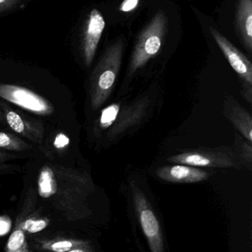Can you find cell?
Returning a JSON list of instances; mask_svg holds the SVG:
<instances>
[{"label":"cell","instance_id":"21","mask_svg":"<svg viewBox=\"0 0 252 252\" xmlns=\"http://www.w3.org/2000/svg\"><path fill=\"white\" fill-rule=\"evenodd\" d=\"M17 2V0H0V13L11 9Z\"/></svg>","mask_w":252,"mask_h":252},{"label":"cell","instance_id":"14","mask_svg":"<svg viewBox=\"0 0 252 252\" xmlns=\"http://www.w3.org/2000/svg\"><path fill=\"white\" fill-rule=\"evenodd\" d=\"M228 118L231 123L239 132L248 140L252 141V119L250 113L240 106L235 104L231 107L228 113Z\"/></svg>","mask_w":252,"mask_h":252},{"label":"cell","instance_id":"1","mask_svg":"<svg viewBox=\"0 0 252 252\" xmlns=\"http://www.w3.org/2000/svg\"><path fill=\"white\" fill-rule=\"evenodd\" d=\"M93 187L88 174L55 163L43 165L38 175L39 197L67 222L90 215L87 200Z\"/></svg>","mask_w":252,"mask_h":252},{"label":"cell","instance_id":"6","mask_svg":"<svg viewBox=\"0 0 252 252\" xmlns=\"http://www.w3.org/2000/svg\"><path fill=\"white\" fill-rule=\"evenodd\" d=\"M172 163L195 167L230 168L235 165L231 152L218 150H195L169 158Z\"/></svg>","mask_w":252,"mask_h":252},{"label":"cell","instance_id":"4","mask_svg":"<svg viewBox=\"0 0 252 252\" xmlns=\"http://www.w3.org/2000/svg\"><path fill=\"white\" fill-rule=\"evenodd\" d=\"M131 189L135 211L150 251L152 252H163L164 247L161 228L150 202L134 181L131 183Z\"/></svg>","mask_w":252,"mask_h":252},{"label":"cell","instance_id":"20","mask_svg":"<svg viewBox=\"0 0 252 252\" xmlns=\"http://www.w3.org/2000/svg\"><path fill=\"white\" fill-rule=\"evenodd\" d=\"M139 0H124L119 6L122 12L128 13L134 11L138 7Z\"/></svg>","mask_w":252,"mask_h":252},{"label":"cell","instance_id":"9","mask_svg":"<svg viewBox=\"0 0 252 252\" xmlns=\"http://www.w3.org/2000/svg\"><path fill=\"white\" fill-rule=\"evenodd\" d=\"M104 29L105 21L102 14L94 8L87 19L82 39V55L88 67H90L94 61Z\"/></svg>","mask_w":252,"mask_h":252},{"label":"cell","instance_id":"13","mask_svg":"<svg viewBox=\"0 0 252 252\" xmlns=\"http://www.w3.org/2000/svg\"><path fill=\"white\" fill-rule=\"evenodd\" d=\"M146 104L142 101L138 102L135 105L131 106L127 109H125L121 113L119 111L116 120L113 124V129L110 131L109 134L116 137L121 132L125 131L126 128L135 125L136 122H139L142 117V112L144 110Z\"/></svg>","mask_w":252,"mask_h":252},{"label":"cell","instance_id":"22","mask_svg":"<svg viewBox=\"0 0 252 252\" xmlns=\"http://www.w3.org/2000/svg\"><path fill=\"white\" fill-rule=\"evenodd\" d=\"M0 123H5L3 111H2V107H1V102H0Z\"/></svg>","mask_w":252,"mask_h":252},{"label":"cell","instance_id":"5","mask_svg":"<svg viewBox=\"0 0 252 252\" xmlns=\"http://www.w3.org/2000/svg\"><path fill=\"white\" fill-rule=\"evenodd\" d=\"M0 98L38 116H49L54 106L48 100L31 90L17 85L0 84Z\"/></svg>","mask_w":252,"mask_h":252},{"label":"cell","instance_id":"11","mask_svg":"<svg viewBox=\"0 0 252 252\" xmlns=\"http://www.w3.org/2000/svg\"><path fill=\"white\" fill-rule=\"evenodd\" d=\"M156 175L163 181L176 184L201 182L209 177L206 171L185 164L162 166L156 170Z\"/></svg>","mask_w":252,"mask_h":252},{"label":"cell","instance_id":"15","mask_svg":"<svg viewBox=\"0 0 252 252\" xmlns=\"http://www.w3.org/2000/svg\"><path fill=\"white\" fill-rule=\"evenodd\" d=\"M48 225V218L33 212L31 215L26 214L24 217L18 218L15 225L21 228L27 236L40 232L46 228Z\"/></svg>","mask_w":252,"mask_h":252},{"label":"cell","instance_id":"8","mask_svg":"<svg viewBox=\"0 0 252 252\" xmlns=\"http://www.w3.org/2000/svg\"><path fill=\"white\" fill-rule=\"evenodd\" d=\"M33 251L55 252H92L89 241L68 236H39L32 239Z\"/></svg>","mask_w":252,"mask_h":252},{"label":"cell","instance_id":"7","mask_svg":"<svg viewBox=\"0 0 252 252\" xmlns=\"http://www.w3.org/2000/svg\"><path fill=\"white\" fill-rule=\"evenodd\" d=\"M0 102L3 111L5 123L8 127L14 133L41 145L45 135V127L42 121L24 116L16 111L5 101L0 100Z\"/></svg>","mask_w":252,"mask_h":252},{"label":"cell","instance_id":"10","mask_svg":"<svg viewBox=\"0 0 252 252\" xmlns=\"http://www.w3.org/2000/svg\"><path fill=\"white\" fill-rule=\"evenodd\" d=\"M210 32L233 70L249 84V86H252V64L251 62L218 31L210 28Z\"/></svg>","mask_w":252,"mask_h":252},{"label":"cell","instance_id":"17","mask_svg":"<svg viewBox=\"0 0 252 252\" xmlns=\"http://www.w3.org/2000/svg\"><path fill=\"white\" fill-rule=\"evenodd\" d=\"M5 251L8 252H30L26 233L17 225H15L14 231L7 242Z\"/></svg>","mask_w":252,"mask_h":252},{"label":"cell","instance_id":"16","mask_svg":"<svg viewBox=\"0 0 252 252\" xmlns=\"http://www.w3.org/2000/svg\"><path fill=\"white\" fill-rule=\"evenodd\" d=\"M0 149L7 152H25L31 150L32 146L15 134L0 131Z\"/></svg>","mask_w":252,"mask_h":252},{"label":"cell","instance_id":"3","mask_svg":"<svg viewBox=\"0 0 252 252\" xmlns=\"http://www.w3.org/2000/svg\"><path fill=\"white\" fill-rule=\"evenodd\" d=\"M166 24V15L162 11H159L144 28L131 57L129 73L133 74L158 54L164 39Z\"/></svg>","mask_w":252,"mask_h":252},{"label":"cell","instance_id":"2","mask_svg":"<svg viewBox=\"0 0 252 252\" xmlns=\"http://www.w3.org/2000/svg\"><path fill=\"white\" fill-rule=\"evenodd\" d=\"M122 40L112 44L94 68L90 82L91 107L96 110L107 101L114 88L123 57Z\"/></svg>","mask_w":252,"mask_h":252},{"label":"cell","instance_id":"19","mask_svg":"<svg viewBox=\"0 0 252 252\" xmlns=\"http://www.w3.org/2000/svg\"><path fill=\"white\" fill-rule=\"evenodd\" d=\"M18 158L17 155L0 150V175L12 173L14 171L19 170L20 166L11 163V161Z\"/></svg>","mask_w":252,"mask_h":252},{"label":"cell","instance_id":"12","mask_svg":"<svg viewBox=\"0 0 252 252\" xmlns=\"http://www.w3.org/2000/svg\"><path fill=\"white\" fill-rule=\"evenodd\" d=\"M237 29L245 47L252 49V0H238L237 3Z\"/></svg>","mask_w":252,"mask_h":252},{"label":"cell","instance_id":"18","mask_svg":"<svg viewBox=\"0 0 252 252\" xmlns=\"http://www.w3.org/2000/svg\"><path fill=\"white\" fill-rule=\"evenodd\" d=\"M120 109L121 106L119 104H113L104 109L101 112V118H100V127L105 129L112 126L116 120Z\"/></svg>","mask_w":252,"mask_h":252}]
</instances>
